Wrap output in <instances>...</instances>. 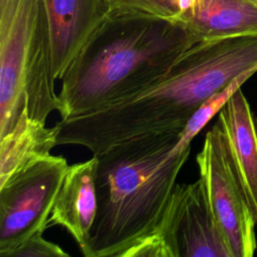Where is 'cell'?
Wrapping results in <instances>:
<instances>
[{
  "label": "cell",
  "mask_w": 257,
  "mask_h": 257,
  "mask_svg": "<svg viewBox=\"0 0 257 257\" xmlns=\"http://www.w3.org/2000/svg\"><path fill=\"white\" fill-rule=\"evenodd\" d=\"M52 69L61 79L97 29L110 16L108 0H41Z\"/></svg>",
  "instance_id": "cell-8"
},
{
  "label": "cell",
  "mask_w": 257,
  "mask_h": 257,
  "mask_svg": "<svg viewBox=\"0 0 257 257\" xmlns=\"http://www.w3.org/2000/svg\"><path fill=\"white\" fill-rule=\"evenodd\" d=\"M196 163L231 256L252 257L256 249L254 226L257 221L219 120L207 132Z\"/></svg>",
  "instance_id": "cell-6"
},
{
  "label": "cell",
  "mask_w": 257,
  "mask_h": 257,
  "mask_svg": "<svg viewBox=\"0 0 257 257\" xmlns=\"http://www.w3.org/2000/svg\"><path fill=\"white\" fill-rule=\"evenodd\" d=\"M218 113L257 221V119L241 87Z\"/></svg>",
  "instance_id": "cell-10"
},
{
  "label": "cell",
  "mask_w": 257,
  "mask_h": 257,
  "mask_svg": "<svg viewBox=\"0 0 257 257\" xmlns=\"http://www.w3.org/2000/svg\"><path fill=\"white\" fill-rule=\"evenodd\" d=\"M69 165L50 155L0 186V256L48 228L57 194Z\"/></svg>",
  "instance_id": "cell-7"
},
{
  "label": "cell",
  "mask_w": 257,
  "mask_h": 257,
  "mask_svg": "<svg viewBox=\"0 0 257 257\" xmlns=\"http://www.w3.org/2000/svg\"><path fill=\"white\" fill-rule=\"evenodd\" d=\"M110 14H128L179 20L182 11L178 0H108Z\"/></svg>",
  "instance_id": "cell-13"
},
{
  "label": "cell",
  "mask_w": 257,
  "mask_h": 257,
  "mask_svg": "<svg viewBox=\"0 0 257 257\" xmlns=\"http://www.w3.org/2000/svg\"><path fill=\"white\" fill-rule=\"evenodd\" d=\"M6 257H69V254L59 245L47 241L42 234H39L9 252Z\"/></svg>",
  "instance_id": "cell-14"
},
{
  "label": "cell",
  "mask_w": 257,
  "mask_h": 257,
  "mask_svg": "<svg viewBox=\"0 0 257 257\" xmlns=\"http://www.w3.org/2000/svg\"><path fill=\"white\" fill-rule=\"evenodd\" d=\"M198 0H178L182 14H184L185 12L189 11L191 8L194 7V5L196 4ZM182 16V15H181Z\"/></svg>",
  "instance_id": "cell-15"
},
{
  "label": "cell",
  "mask_w": 257,
  "mask_h": 257,
  "mask_svg": "<svg viewBox=\"0 0 257 257\" xmlns=\"http://www.w3.org/2000/svg\"><path fill=\"white\" fill-rule=\"evenodd\" d=\"M249 1H251V2H253V3H255L257 5V0H249Z\"/></svg>",
  "instance_id": "cell-16"
},
{
  "label": "cell",
  "mask_w": 257,
  "mask_h": 257,
  "mask_svg": "<svg viewBox=\"0 0 257 257\" xmlns=\"http://www.w3.org/2000/svg\"><path fill=\"white\" fill-rule=\"evenodd\" d=\"M55 80L41 0H0V138L24 113L60 112Z\"/></svg>",
  "instance_id": "cell-4"
},
{
  "label": "cell",
  "mask_w": 257,
  "mask_h": 257,
  "mask_svg": "<svg viewBox=\"0 0 257 257\" xmlns=\"http://www.w3.org/2000/svg\"><path fill=\"white\" fill-rule=\"evenodd\" d=\"M198 41L180 20L110 14L61 78V118L87 114L141 92Z\"/></svg>",
  "instance_id": "cell-3"
},
{
  "label": "cell",
  "mask_w": 257,
  "mask_h": 257,
  "mask_svg": "<svg viewBox=\"0 0 257 257\" xmlns=\"http://www.w3.org/2000/svg\"><path fill=\"white\" fill-rule=\"evenodd\" d=\"M123 257H232L200 178L177 183L158 226Z\"/></svg>",
  "instance_id": "cell-5"
},
{
  "label": "cell",
  "mask_w": 257,
  "mask_h": 257,
  "mask_svg": "<svg viewBox=\"0 0 257 257\" xmlns=\"http://www.w3.org/2000/svg\"><path fill=\"white\" fill-rule=\"evenodd\" d=\"M179 20L201 40L257 35V5L249 0H198Z\"/></svg>",
  "instance_id": "cell-11"
},
{
  "label": "cell",
  "mask_w": 257,
  "mask_h": 257,
  "mask_svg": "<svg viewBox=\"0 0 257 257\" xmlns=\"http://www.w3.org/2000/svg\"><path fill=\"white\" fill-rule=\"evenodd\" d=\"M194 137L184 130L121 141L97 158V213L85 257H123L160 223Z\"/></svg>",
  "instance_id": "cell-2"
},
{
  "label": "cell",
  "mask_w": 257,
  "mask_h": 257,
  "mask_svg": "<svg viewBox=\"0 0 257 257\" xmlns=\"http://www.w3.org/2000/svg\"><path fill=\"white\" fill-rule=\"evenodd\" d=\"M59 128L33 119L24 113L15 126L0 138V186L34 163L50 156L58 146Z\"/></svg>",
  "instance_id": "cell-12"
},
{
  "label": "cell",
  "mask_w": 257,
  "mask_h": 257,
  "mask_svg": "<svg viewBox=\"0 0 257 257\" xmlns=\"http://www.w3.org/2000/svg\"><path fill=\"white\" fill-rule=\"evenodd\" d=\"M95 155L69 166L48 220V227L60 226L73 237L85 253L97 213Z\"/></svg>",
  "instance_id": "cell-9"
},
{
  "label": "cell",
  "mask_w": 257,
  "mask_h": 257,
  "mask_svg": "<svg viewBox=\"0 0 257 257\" xmlns=\"http://www.w3.org/2000/svg\"><path fill=\"white\" fill-rule=\"evenodd\" d=\"M257 72V35L201 40L158 81L107 107L61 118L58 145L97 155L133 137L184 130L201 105L243 73Z\"/></svg>",
  "instance_id": "cell-1"
}]
</instances>
